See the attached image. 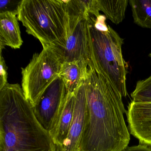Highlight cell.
I'll return each instance as SVG.
<instances>
[{"label": "cell", "instance_id": "1", "mask_svg": "<svg viewBox=\"0 0 151 151\" xmlns=\"http://www.w3.org/2000/svg\"><path fill=\"white\" fill-rule=\"evenodd\" d=\"M86 82V117L78 151H122L130 139L122 95L91 62Z\"/></svg>", "mask_w": 151, "mask_h": 151}, {"label": "cell", "instance_id": "2", "mask_svg": "<svg viewBox=\"0 0 151 151\" xmlns=\"http://www.w3.org/2000/svg\"><path fill=\"white\" fill-rule=\"evenodd\" d=\"M0 151H56L18 84L0 90Z\"/></svg>", "mask_w": 151, "mask_h": 151}, {"label": "cell", "instance_id": "3", "mask_svg": "<svg viewBox=\"0 0 151 151\" xmlns=\"http://www.w3.org/2000/svg\"><path fill=\"white\" fill-rule=\"evenodd\" d=\"M101 15L88 17L91 63L95 69L106 77L122 97L128 95L126 88V63L122 52L123 39L106 24Z\"/></svg>", "mask_w": 151, "mask_h": 151}, {"label": "cell", "instance_id": "4", "mask_svg": "<svg viewBox=\"0 0 151 151\" xmlns=\"http://www.w3.org/2000/svg\"><path fill=\"white\" fill-rule=\"evenodd\" d=\"M17 14L26 32L37 39L43 47L65 46L70 23L65 1L22 0Z\"/></svg>", "mask_w": 151, "mask_h": 151}, {"label": "cell", "instance_id": "5", "mask_svg": "<svg viewBox=\"0 0 151 151\" xmlns=\"http://www.w3.org/2000/svg\"><path fill=\"white\" fill-rule=\"evenodd\" d=\"M40 53H35L29 63L22 68V88L32 107L45 91L59 77L62 63L52 47L44 46Z\"/></svg>", "mask_w": 151, "mask_h": 151}, {"label": "cell", "instance_id": "6", "mask_svg": "<svg viewBox=\"0 0 151 151\" xmlns=\"http://www.w3.org/2000/svg\"><path fill=\"white\" fill-rule=\"evenodd\" d=\"M66 95L65 84L59 76L45 91L37 104L32 107L36 118L49 133L56 124Z\"/></svg>", "mask_w": 151, "mask_h": 151}, {"label": "cell", "instance_id": "7", "mask_svg": "<svg viewBox=\"0 0 151 151\" xmlns=\"http://www.w3.org/2000/svg\"><path fill=\"white\" fill-rule=\"evenodd\" d=\"M88 17L81 20L77 24L68 37L64 46L53 47L60 56L62 63L81 60L89 63L91 62Z\"/></svg>", "mask_w": 151, "mask_h": 151}, {"label": "cell", "instance_id": "8", "mask_svg": "<svg viewBox=\"0 0 151 151\" xmlns=\"http://www.w3.org/2000/svg\"><path fill=\"white\" fill-rule=\"evenodd\" d=\"M86 102L87 88L85 80L76 91L74 116L68 135L61 145L56 147V151H78L85 124Z\"/></svg>", "mask_w": 151, "mask_h": 151}, {"label": "cell", "instance_id": "9", "mask_svg": "<svg viewBox=\"0 0 151 151\" xmlns=\"http://www.w3.org/2000/svg\"><path fill=\"white\" fill-rule=\"evenodd\" d=\"M126 114L129 133L139 143L151 146V103L132 101Z\"/></svg>", "mask_w": 151, "mask_h": 151}, {"label": "cell", "instance_id": "10", "mask_svg": "<svg viewBox=\"0 0 151 151\" xmlns=\"http://www.w3.org/2000/svg\"><path fill=\"white\" fill-rule=\"evenodd\" d=\"M16 13H0V50L5 46L14 49L20 48L23 44Z\"/></svg>", "mask_w": 151, "mask_h": 151}, {"label": "cell", "instance_id": "11", "mask_svg": "<svg viewBox=\"0 0 151 151\" xmlns=\"http://www.w3.org/2000/svg\"><path fill=\"white\" fill-rule=\"evenodd\" d=\"M76 103V91L67 93L63 106L53 130L49 133L56 147L67 139L72 124Z\"/></svg>", "mask_w": 151, "mask_h": 151}, {"label": "cell", "instance_id": "12", "mask_svg": "<svg viewBox=\"0 0 151 151\" xmlns=\"http://www.w3.org/2000/svg\"><path fill=\"white\" fill-rule=\"evenodd\" d=\"M89 64L82 60L62 63L59 76L65 84L67 93L75 91L85 81Z\"/></svg>", "mask_w": 151, "mask_h": 151}, {"label": "cell", "instance_id": "13", "mask_svg": "<svg viewBox=\"0 0 151 151\" xmlns=\"http://www.w3.org/2000/svg\"><path fill=\"white\" fill-rule=\"evenodd\" d=\"M128 2V0H99V7L106 18L118 24L124 19Z\"/></svg>", "mask_w": 151, "mask_h": 151}, {"label": "cell", "instance_id": "14", "mask_svg": "<svg viewBox=\"0 0 151 151\" xmlns=\"http://www.w3.org/2000/svg\"><path fill=\"white\" fill-rule=\"evenodd\" d=\"M134 23L144 28L151 29V0H130Z\"/></svg>", "mask_w": 151, "mask_h": 151}, {"label": "cell", "instance_id": "15", "mask_svg": "<svg viewBox=\"0 0 151 151\" xmlns=\"http://www.w3.org/2000/svg\"><path fill=\"white\" fill-rule=\"evenodd\" d=\"M131 95L135 102L151 103V76L138 81Z\"/></svg>", "mask_w": 151, "mask_h": 151}, {"label": "cell", "instance_id": "16", "mask_svg": "<svg viewBox=\"0 0 151 151\" xmlns=\"http://www.w3.org/2000/svg\"><path fill=\"white\" fill-rule=\"evenodd\" d=\"M8 68L5 60L1 53L0 57V90L3 88L7 84L8 78Z\"/></svg>", "mask_w": 151, "mask_h": 151}, {"label": "cell", "instance_id": "17", "mask_svg": "<svg viewBox=\"0 0 151 151\" xmlns=\"http://www.w3.org/2000/svg\"><path fill=\"white\" fill-rule=\"evenodd\" d=\"M21 1H14L9 0H1L0 1V13L6 12H11L10 8L17 9Z\"/></svg>", "mask_w": 151, "mask_h": 151}, {"label": "cell", "instance_id": "18", "mask_svg": "<svg viewBox=\"0 0 151 151\" xmlns=\"http://www.w3.org/2000/svg\"><path fill=\"white\" fill-rule=\"evenodd\" d=\"M121 151H151V146L139 143L138 145L126 147Z\"/></svg>", "mask_w": 151, "mask_h": 151}, {"label": "cell", "instance_id": "19", "mask_svg": "<svg viewBox=\"0 0 151 151\" xmlns=\"http://www.w3.org/2000/svg\"><path fill=\"white\" fill-rule=\"evenodd\" d=\"M149 56H150V58H151V53L150 54H149Z\"/></svg>", "mask_w": 151, "mask_h": 151}]
</instances>
